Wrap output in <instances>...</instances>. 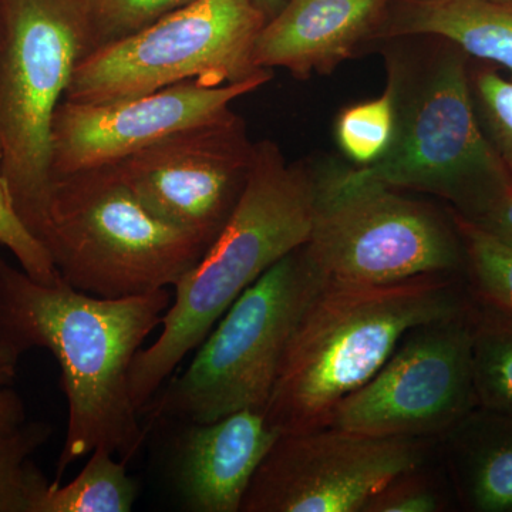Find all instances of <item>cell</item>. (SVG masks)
<instances>
[{"label": "cell", "instance_id": "obj_28", "mask_svg": "<svg viewBox=\"0 0 512 512\" xmlns=\"http://www.w3.org/2000/svg\"><path fill=\"white\" fill-rule=\"evenodd\" d=\"M468 220L477 222L512 245V175L510 181L484 205L483 210Z\"/></svg>", "mask_w": 512, "mask_h": 512}, {"label": "cell", "instance_id": "obj_24", "mask_svg": "<svg viewBox=\"0 0 512 512\" xmlns=\"http://www.w3.org/2000/svg\"><path fill=\"white\" fill-rule=\"evenodd\" d=\"M0 245L9 249L18 259L20 268L40 284L55 286L63 281L45 245L29 231L15 210L2 173V147H0Z\"/></svg>", "mask_w": 512, "mask_h": 512}, {"label": "cell", "instance_id": "obj_19", "mask_svg": "<svg viewBox=\"0 0 512 512\" xmlns=\"http://www.w3.org/2000/svg\"><path fill=\"white\" fill-rule=\"evenodd\" d=\"M471 359L478 407L512 416V318L473 301Z\"/></svg>", "mask_w": 512, "mask_h": 512}, {"label": "cell", "instance_id": "obj_9", "mask_svg": "<svg viewBox=\"0 0 512 512\" xmlns=\"http://www.w3.org/2000/svg\"><path fill=\"white\" fill-rule=\"evenodd\" d=\"M357 171L394 190L437 195L467 218L510 181V170L478 124L460 56L434 64L400 119L397 109L389 150Z\"/></svg>", "mask_w": 512, "mask_h": 512}, {"label": "cell", "instance_id": "obj_7", "mask_svg": "<svg viewBox=\"0 0 512 512\" xmlns=\"http://www.w3.org/2000/svg\"><path fill=\"white\" fill-rule=\"evenodd\" d=\"M305 249L333 284L456 276L464 262L454 224L430 205L363 177L357 168L316 174L315 217Z\"/></svg>", "mask_w": 512, "mask_h": 512}, {"label": "cell", "instance_id": "obj_18", "mask_svg": "<svg viewBox=\"0 0 512 512\" xmlns=\"http://www.w3.org/2000/svg\"><path fill=\"white\" fill-rule=\"evenodd\" d=\"M137 497L138 485L128 476L126 461L96 448L74 480L47 485L35 512H128Z\"/></svg>", "mask_w": 512, "mask_h": 512}, {"label": "cell", "instance_id": "obj_25", "mask_svg": "<svg viewBox=\"0 0 512 512\" xmlns=\"http://www.w3.org/2000/svg\"><path fill=\"white\" fill-rule=\"evenodd\" d=\"M447 505L443 485L426 464L394 477L370 498L363 512H440Z\"/></svg>", "mask_w": 512, "mask_h": 512}, {"label": "cell", "instance_id": "obj_6", "mask_svg": "<svg viewBox=\"0 0 512 512\" xmlns=\"http://www.w3.org/2000/svg\"><path fill=\"white\" fill-rule=\"evenodd\" d=\"M86 56L82 0H5L0 40L2 173L20 220L39 241L53 181V121Z\"/></svg>", "mask_w": 512, "mask_h": 512}, {"label": "cell", "instance_id": "obj_5", "mask_svg": "<svg viewBox=\"0 0 512 512\" xmlns=\"http://www.w3.org/2000/svg\"><path fill=\"white\" fill-rule=\"evenodd\" d=\"M325 284L305 245L286 255L229 306L141 417L208 423L245 409L266 412L293 333Z\"/></svg>", "mask_w": 512, "mask_h": 512}, {"label": "cell", "instance_id": "obj_30", "mask_svg": "<svg viewBox=\"0 0 512 512\" xmlns=\"http://www.w3.org/2000/svg\"><path fill=\"white\" fill-rule=\"evenodd\" d=\"M3 20H5V0H0V40H2Z\"/></svg>", "mask_w": 512, "mask_h": 512}, {"label": "cell", "instance_id": "obj_29", "mask_svg": "<svg viewBox=\"0 0 512 512\" xmlns=\"http://www.w3.org/2000/svg\"><path fill=\"white\" fill-rule=\"evenodd\" d=\"M259 9L265 13L266 19H272L282 8H284L285 0H255Z\"/></svg>", "mask_w": 512, "mask_h": 512}, {"label": "cell", "instance_id": "obj_16", "mask_svg": "<svg viewBox=\"0 0 512 512\" xmlns=\"http://www.w3.org/2000/svg\"><path fill=\"white\" fill-rule=\"evenodd\" d=\"M439 443L466 510L512 512V416L477 407Z\"/></svg>", "mask_w": 512, "mask_h": 512}, {"label": "cell", "instance_id": "obj_15", "mask_svg": "<svg viewBox=\"0 0 512 512\" xmlns=\"http://www.w3.org/2000/svg\"><path fill=\"white\" fill-rule=\"evenodd\" d=\"M390 0H288L256 40L259 69L282 67L293 77L330 73L379 25Z\"/></svg>", "mask_w": 512, "mask_h": 512}, {"label": "cell", "instance_id": "obj_31", "mask_svg": "<svg viewBox=\"0 0 512 512\" xmlns=\"http://www.w3.org/2000/svg\"><path fill=\"white\" fill-rule=\"evenodd\" d=\"M495 2L508 3V5H512V0H495Z\"/></svg>", "mask_w": 512, "mask_h": 512}, {"label": "cell", "instance_id": "obj_11", "mask_svg": "<svg viewBox=\"0 0 512 512\" xmlns=\"http://www.w3.org/2000/svg\"><path fill=\"white\" fill-rule=\"evenodd\" d=\"M437 444L332 426L281 433L256 470L241 512H363L394 477L430 464Z\"/></svg>", "mask_w": 512, "mask_h": 512}, {"label": "cell", "instance_id": "obj_17", "mask_svg": "<svg viewBox=\"0 0 512 512\" xmlns=\"http://www.w3.org/2000/svg\"><path fill=\"white\" fill-rule=\"evenodd\" d=\"M389 36L431 35L468 55L505 67L512 76V5L495 0H413Z\"/></svg>", "mask_w": 512, "mask_h": 512}, {"label": "cell", "instance_id": "obj_3", "mask_svg": "<svg viewBox=\"0 0 512 512\" xmlns=\"http://www.w3.org/2000/svg\"><path fill=\"white\" fill-rule=\"evenodd\" d=\"M456 276L389 285L326 282L303 313L266 407L281 433L328 426L333 410L365 386L410 330L470 306Z\"/></svg>", "mask_w": 512, "mask_h": 512}, {"label": "cell", "instance_id": "obj_21", "mask_svg": "<svg viewBox=\"0 0 512 512\" xmlns=\"http://www.w3.org/2000/svg\"><path fill=\"white\" fill-rule=\"evenodd\" d=\"M52 433L45 421H26L0 437V512H35L37 498L50 483L30 457Z\"/></svg>", "mask_w": 512, "mask_h": 512}, {"label": "cell", "instance_id": "obj_13", "mask_svg": "<svg viewBox=\"0 0 512 512\" xmlns=\"http://www.w3.org/2000/svg\"><path fill=\"white\" fill-rule=\"evenodd\" d=\"M271 79L264 70L227 86L188 82L107 103L63 100L53 121V177L120 163L177 131L222 119L232 113L235 100Z\"/></svg>", "mask_w": 512, "mask_h": 512}, {"label": "cell", "instance_id": "obj_2", "mask_svg": "<svg viewBox=\"0 0 512 512\" xmlns=\"http://www.w3.org/2000/svg\"><path fill=\"white\" fill-rule=\"evenodd\" d=\"M315 204L316 174L286 163L272 141L255 143L237 207L200 262L174 285L156 342L134 357L130 394L138 412L241 293L309 241Z\"/></svg>", "mask_w": 512, "mask_h": 512}, {"label": "cell", "instance_id": "obj_8", "mask_svg": "<svg viewBox=\"0 0 512 512\" xmlns=\"http://www.w3.org/2000/svg\"><path fill=\"white\" fill-rule=\"evenodd\" d=\"M266 22L255 0H195L84 57L63 100L107 103L174 84L245 82L266 70L254 62L256 40Z\"/></svg>", "mask_w": 512, "mask_h": 512}, {"label": "cell", "instance_id": "obj_1", "mask_svg": "<svg viewBox=\"0 0 512 512\" xmlns=\"http://www.w3.org/2000/svg\"><path fill=\"white\" fill-rule=\"evenodd\" d=\"M173 296L163 288L99 298L64 281L47 286L0 256V342L20 356L47 349L62 370L69 421L56 483L96 448L126 463L140 450L146 430L131 399L130 369Z\"/></svg>", "mask_w": 512, "mask_h": 512}, {"label": "cell", "instance_id": "obj_20", "mask_svg": "<svg viewBox=\"0 0 512 512\" xmlns=\"http://www.w3.org/2000/svg\"><path fill=\"white\" fill-rule=\"evenodd\" d=\"M477 302L512 318V245L493 232L451 212Z\"/></svg>", "mask_w": 512, "mask_h": 512}, {"label": "cell", "instance_id": "obj_4", "mask_svg": "<svg viewBox=\"0 0 512 512\" xmlns=\"http://www.w3.org/2000/svg\"><path fill=\"white\" fill-rule=\"evenodd\" d=\"M40 241L67 285L99 298L174 286L210 248L151 214L117 163L53 177Z\"/></svg>", "mask_w": 512, "mask_h": 512}, {"label": "cell", "instance_id": "obj_22", "mask_svg": "<svg viewBox=\"0 0 512 512\" xmlns=\"http://www.w3.org/2000/svg\"><path fill=\"white\" fill-rule=\"evenodd\" d=\"M399 73H390L382 96L343 110L336 124V137L343 153L360 164L379 160L392 144L399 109Z\"/></svg>", "mask_w": 512, "mask_h": 512}, {"label": "cell", "instance_id": "obj_10", "mask_svg": "<svg viewBox=\"0 0 512 512\" xmlns=\"http://www.w3.org/2000/svg\"><path fill=\"white\" fill-rule=\"evenodd\" d=\"M471 308L406 333L382 369L333 410L328 426L440 440L477 409Z\"/></svg>", "mask_w": 512, "mask_h": 512}, {"label": "cell", "instance_id": "obj_23", "mask_svg": "<svg viewBox=\"0 0 512 512\" xmlns=\"http://www.w3.org/2000/svg\"><path fill=\"white\" fill-rule=\"evenodd\" d=\"M192 2L195 0H82L87 56L136 35Z\"/></svg>", "mask_w": 512, "mask_h": 512}, {"label": "cell", "instance_id": "obj_26", "mask_svg": "<svg viewBox=\"0 0 512 512\" xmlns=\"http://www.w3.org/2000/svg\"><path fill=\"white\" fill-rule=\"evenodd\" d=\"M476 87L498 153L512 175V82L485 72L477 77Z\"/></svg>", "mask_w": 512, "mask_h": 512}, {"label": "cell", "instance_id": "obj_14", "mask_svg": "<svg viewBox=\"0 0 512 512\" xmlns=\"http://www.w3.org/2000/svg\"><path fill=\"white\" fill-rule=\"evenodd\" d=\"M170 474L188 511L241 512L256 470L281 431L245 409L208 423H177Z\"/></svg>", "mask_w": 512, "mask_h": 512}, {"label": "cell", "instance_id": "obj_12", "mask_svg": "<svg viewBox=\"0 0 512 512\" xmlns=\"http://www.w3.org/2000/svg\"><path fill=\"white\" fill-rule=\"evenodd\" d=\"M254 148L244 121L232 111L177 131L117 164L151 214L210 247L237 207Z\"/></svg>", "mask_w": 512, "mask_h": 512}, {"label": "cell", "instance_id": "obj_27", "mask_svg": "<svg viewBox=\"0 0 512 512\" xmlns=\"http://www.w3.org/2000/svg\"><path fill=\"white\" fill-rule=\"evenodd\" d=\"M20 355L0 342V437L8 436L26 423V409L22 397L13 389Z\"/></svg>", "mask_w": 512, "mask_h": 512}]
</instances>
